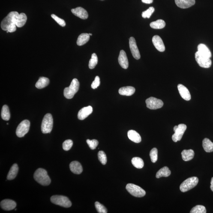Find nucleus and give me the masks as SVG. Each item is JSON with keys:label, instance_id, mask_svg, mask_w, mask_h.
Segmentation results:
<instances>
[{"label": "nucleus", "instance_id": "f257e3e1", "mask_svg": "<svg viewBox=\"0 0 213 213\" xmlns=\"http://www.w3.org/2000/svg\"><path fill=\"white\" fill-rule=\"evenodd\" d=\"M34 178L37 182L42 185L48 186L51 183L50 178L48 175L47 171L44 169L39 168L36 170Z\"/></svg>", "mask_w": 213, "mask_h": 213}, {"label": "nucleus", "instance_id": "f03ea898", "mask_svg": "<svg viewBox=\"0 0 213 213\" xmlns=\"http://www.w3.org/2000/svg\"><path fill=\"white\" fill-rule=\"evenodd\" d=\"M79 87V82L77 79H73L68 87L64 90V95L66 98L68 99L72 98L75 94L78 91Z\"/></svg>", "mask_w": 213, "mask_h": 213}, {"label": "nucleus", "instance_id": "7ed1b4c3", "mask_svg": "<svg viewBox=\"0 0 213 213\" xmlns=\"http://www.w3.org/2000/svg\"><path fill=\"white\" fill-rule=\"evenodd\" d=\"M19 14L17 12H10L3 19L1 23V27L4 31H7L8 27L11 25L16 24L17 17Z\"/></svg>", "mask_w": 213, "mask_h": 213}, {"label": "nucleus", "instance_id": "20e7f679", "mask_svg": "<svg viewBox=\"0 0 213 213\" xmlns=\"http://www.w3.org/2000/svg\"><path fill=\"white\" fill-rule=\"evenodd\" d=\"M198 182L199 179L196 177H191L187 178L180 186V190L182 192L188 191L196 187Z\"/></svg>", "mask_w": 213, "mask_h": 213}, {"label": "nucleus", "instance_id": "39448f33", "mask_svg": "<svg viewBox=\"0 0 213 213\" xmlns=\"http://www.w3.org/2000/svg\"><path fill=\"white\" fill-rule=\"evenodd\" d=\"M53 127V118L52 115L47 113L45 115L41 125L42 132L44 134L50 133L52 131Z\"/></svg>", "mask_w": 213, "mask_h": 213}, {"label": "nucleus", "instance_id": "423d86ee", "mask_svg": "<svg viewBox=\"0 0 213 213\" xmlns=\"http://www.w3.org/2000/svg\"><path fill=\"white\" fill-rule=\"evenodd\" d=\"M52 203L65 208L72 206V202L67 196H54L51 198Z\"/></svg>", "mask_w": 213, "mask_h": 213}, {"label": "nucleus", "instance_id": "0eeeda50", "mask_svg": "<svg viewBox=\"0 0 213 213\" xmlns=\"http://www.w3.org/2000/svg\"><path fill=\"white\" fill-rule=\"evenodd\" d=\"M126 189L132 196L136 197H142L146 195V192L140 187L133 184H128Z\"/></svg>", "mask_w": 213, "mask_h": 213}, {"label": "nucleus", "instance_id": "6e6552de", "mask_svg": "<svg viewBox=\"0 0 213 213\" xmlns=\"http://www.w3.org/2000/svg\"><path fill=\"white\" fill-rule=\"evenodd\" d=\"M195 58L196 62L201 67L209 68L212 64L210 58L202 55L198 51L195 54Z\"/></svg>", "mask_w": 213, "mask_h": 213}, {"label": "nucleus", "instance_id": "1a4fd4ad", "mask_svg": "<svg viewBox=\"0 0 213 213\" xmlns=\"http://www.w3.org/2000/svg\"><path fill=\"white\" fill-rule=\"evenodd\" d=\"M186 129L187 126L184 124H181L175 126L174 127L175 133L172 135V137L173 141L177 142L181 141Z\"/></svg>", "mask_w": 213, "mask_h": 213}, {"label": "nucleus", "instance_id": "9d476101", "mask_svg": "<svg viewBox=\"0 0 213 213\" xmlns=\"http://www.w3.org/2000/svg\"><path fill=\"white\" fill-rule=\"evenodd\" d=\"M30 122L27 120H24L19 124L16 129V134L18 137H22L29 131Z\"/></svg>", "mask_w": 213, "mask_h": 213}, {"label": "nucleus", "instance_id": "9b49d317", "mask_svg": "<svg viewBox=\"0 0 213 213\" xmlns=\"http://www.w3.org/2000/svg\"><path fill=\"white\" fill-rule=\"evenodd\" d=\"M146 103L147 107L152 110L161 108L163 105V102L161 100L153 97L146 99Z\"/></svg>", "mask_w": 213, "mask_h": 213}, {"label": "nucleus", "instance_id": "f8f14e48", "mask_svg": "<svg viewBox=\"0 0 213 213\" xmlns=\"http://www.w3.org/2000/svg\"><path fill=\"white\" fill-rule=\"evenodd\" d=\"M129 45L133 57L136 60L140 59L141 58L140 52L136 45V40L134 37H130L129 39Z\"/></svg>", "mask_w": 213, "mask_h": 213}, {"label": "nucleus", "instance_id": "ddd939ff", "mask_svg": "<svg viewBox=\"0 0 213 213\" xmlns=\"http://www.w3.org/2000/svg\"><path fill=\"white\" fill-rule=\"evenodd\" d=\"M152 43L156 48L160 52H164L166 48L162 40L159 36H154L152 39Z\"/></svg>", "mask_w": 213, "mask_h": 213}, {"label": "nucleus", "instance_id": "4468645a", "mask_svg": "<svg viewBox=\"0 0 213 213\" xmlns=\"http://www.w3.org/2000/svg\"><path fill=\"white\" fill-rule=\"evenodd\" d=\"M93 109L91 106L82 108L79 111L78 113V118L80 120H83L92 113Z\"/></svg>", "mask_w": 213, "mask_h": 213}, {"label": "nucleus", "instance_id": "2eb2a0df", "mask_svg": "<svg viewBox=\"0 0 213 213\" xmlns=\"http://www.w3.org/2000/svg\"><path fill=\"white\" fill-rule=\"evenodd\" d=\"M16 206V202L10 199H5L1 202V208L5 211H11L15 209Z\"/></svg>", "mask_w": 213, "mask_h": 213}, {"label": "nucleus", "instance_id": "dca6fc26", "mask_svg": "<svg viewBox=\"0 0 213 213\" xmlns=\"http://www.w3.org/2000/svg\"><path fill=\"white\" fill-rule=\"evenodd\" d=\"M72 12L75 16L82 19L88 18V15L87 12L82 7H79L71 10Z\"/></svg>", "mask_w": 213, "mask_h": 213}, {"label": "nucleus", "instance_id": "f3484780", "mask_svg": "<svg viewBox=\"0 0 213 213\" xmlns=\"http://www.w3.org/2000/svg\"><path fill=\"white\" fill-rule=\"evenodd\" d=\"M178 89L180 95L183 99L186 101H189L191 100V96L187 88L181 84L178 85Z\"/></svg>", "mask_w": 213, "mask_h": 213}, {"label": "nucleus", "instance_id": "a211bd4d", "mask_svg": "<svg viewBox=\"0 0 213 213\" xmlns=\"http://www.w3.org/2000/svg\"><path fill=\"white\" fill-rule=\"evenodd\" d=\"M118 62L123 68L126 69L128 68L129 62L126 54L124 50H121L118 58Z\"/></svg>", "mask_w": 213, "mask_h": 213}, {"label": "nucleus", "instance_id": "6ab92c4d", "mask_svg": "<svg viewBox=\"0 0 213 213\" xmlns=\"http://www.w3.org/2000/svg\"><path fill=\"white\" fill-rule=\"evenodd\" d=\"M175 3L180 8L185 9L188 8L194 5L195 0H175Z\"/></svg>", "mask_w": 213, "mask_h": 213}, {"label": "nucleus", "instance_id": "aec40b11", "mask_svg": "<svg viewBox=\"0 0 213 213\" xmlns=\"http://www.w3.org/2000/svg\"><path fill=\"white\" fill-rule=\"evenodd\" d=\"M70 168L73 173L79 175L82 172V168L81 163L77 161L72 162L70 164Z\"/></svg>", "mask_w": 213, "mask_h": 213}, {"label": "nucleus", "instance_id": "412c9836", "mask_svg": "<svg viewBox=\"0 0 213 213\" xmlns=\"http://www.w3.org/2000/svg\"><path fill=\"white\" fill-rule=\"evenodd\" d=\"M136 89L133 87L127 86L123 87L120 88L118 92L120 95L131 96L134 94Z\"/></svg>", "mask_w": 213, "mask_h": 213}, {"label": "nucleus", "instance_id": "4be33fe9", "mask_svg": "<svg viewBox=\"0 0 213 213\" xmlns=\"http://www.w3.org/2000/svg\"><path fill=\"white\" fill-rule=\"evenodd\" d=\"M127 136L130 140L136 143H139L141 141L140 135L135 130H129L127 132Z\"/></svg>", "mask_w": 213, "mask_h": 213}, {"label": "nucleus", "instance_id": "5701e85b", "mask_svg": "<svg viewBox=\"0 0 213 213\" xmlns=\"http://www.w3.org/2000/svg\"><path fill=\"white\" fill-rule=\"evenodd\" d=\"M183 160L187 161L192 160L194 157L195 153L193 150H184L181 153Z\"/></svg>", "mask_w": 213, "mask_h": 213}, {"label": "nucleus", "instance_id": "b1692460", "mask_svg": "<svg viewBox=\"0 0 213 213\" xmlns=\"http://www.w3.org/2000/svg\"><path fill=\"white\" fill-rule=\"evenodd\" d=\"M198 51L202 55L204 56L211 58V51L208 48L206 45L202 44H199L197 47Z\"/></svg>", "mask_w": 213, "mask_h": 213}, {"label": "nucleus", "instance_id": "393cba45", "mask_svg": "<svg viewBox=\"0 0 213 213\" xmlns=\"http://www.w3.org/2000/svg\"><path fill=\"white\" fill-rule=\"evenodd\" d=\"M18 170V166L17 165L16 163L13 164L10 168L9 172L7 174V179L8 180L14 179L17 176Z\"/></svg>", "mask_w": 213, "mask_h": 213}, {"label": "nucleus", "instance_id": "a878e982", "mask_svg": "<svg viewBox=\"0 0 213 213\" xmlns=\"http://www.w3.org/2000/svg\"><path fill=\"white\" fill-rule=\"evenodd\" d=\"M49 83V80L48 78L46 77H40L36 84V87L38 89L46 87Z\"/></svg>", "mask_w": 213, "mask_h": 213}, {"label": "nucleus", "instance_id": "bb28decb", "mask_svg": "<svg viewBox=\"0 0 213 213\" xmlns=\"http://www.w3.org/2000/svg\"><path fill=\"white\" fill-rule=\"evenodd\" d=\"M202 146L206 152L213 151V143L209 139L205 138L202 141Z\"/></svg>", "mask_w": 213, "mask_h": 213}, {"label": "nucleus", "instance_id": "cd10ccee", "mask_svg": "<svg viewBox=\"0 0 213 213\" xmlns=\"http://www.w3.org/2000/svg\"><path fill=\"white\" fill-rule=\"evenodd\" d=\"M171 174V171L169 168L167 166H164L160 170L158 171L157 172L156 175V177L157 178H159L162 177H168L170 176Z\"/></svg>", "mask_w": 213, "mask_h": 213}, {"label": "nucleus", "instance_id": "c85d7f7f", "mask_svg": "<svg viewBox=\"0 0 213 213\" xmlns=\"http://www.w3.org/2000/svg\"><path fill=\"white\" fill-rule=\"evenodd\" d=\"M27 20V17L24 13H21L17 17L16 25L18 27H22L26 23Z\"/></svg>", "mask_w": 213, "mask_h": 213}, {"label": "nucleus", "instance_id": "c756f323", "mask_svg": "<svg viewBox=\"0 0 213 213\" xmlns=\"http://www.w3.org/2000/svg\"><path fill=\"white\" fill-rule=\"evenodd\" d=\"M90 36L88 33L81 34L78 37L77 43L79 46L84 45L89 41Z\"/></svg>", "mask_w": 213, "mask_h": 213}, {"label": "nucleus", "instance_id": "7c9ffc66", "mask_svg": "<svg viewBox=\"0 0 213 213\" xmlns=\"http://www.w3.org/2000/svg\"><path fill=\"white\" fill-rule=\"evenodd\" d=\"M166 25V22L162 19H158L155 22H151L150 24V26L154 29H162L165 27Z\"/></svg>", "mask_w": 213, "mask_h": 213}, {"label": "nucleus", "instance_id": "2f4dec72", "mask_svg": "<svg viewBox=\"0 0 213 213\" xmlns=\"http://www.w3.org/2000/svg\"><path fill=\"white\" fill-rule=\"evenodd\" d=\"M1 117L3 120L6 121H8L10 119V114L9 109L7 105H4L2 106L1 111Z\"/></svg>", "mask_w": 213, "mask_h": 213}, {"label": "nucleus", "instance_id": "473e14b6", "mask_svg": "<svg viewBox=\"0 0 213 213\" xmlns=\"http://www.w3.org/2000/svg\"><path fill=\"white\" fill-rule=\"evenodd\" d=\"M131 163L133 166L137 169H141L144 166L143 160L139 157H133L131 160Z\"/></svg>", "mask_w": 213, "mask_h": 213}, {"label": "nucleus", "instance_id": "72a5a7b5", "mask_svg": "<svg viewBox=\"0 0 213 213\" xmlns=\"http://www.w3.org/2000/svg\"><path fill=\"white\" fill-rule=\"evenodd\" d=\"M98 62V58L97 54L96 53H93L91 56V59H90L89 62V68L91 69H92L95 67L96 65H97Z\"/></svg>", "mask_w": 213, "mask_h": 213}, {"label": "nucleus", "instance_id": "f704fd0d", "mask_svg": "<svg viewBox=\"0 0 213 213\" xmlns=\"http://www.w3.org/2000/svg\"><path fill=\"white\" fill-rule=\"evenodd\" d=\"M190 213H206V211L205 207L202 205H196L192 208Z\"/></svg>", "mask_w": 213, "mask_h": 213}, {"label": "nucleus", "instance_id": "c9c22d12", "mask_svg": "<svg viewBox=\"0 0 213 213\" xmlns=\"http://www.w3.org/2000/svg\"><path fill=\"white\" fill-rule=\"evenodd\" d=\"M157 154H158V151L156 148H152L150 151V156L152 163H156L157 161V157H158Z\"/></svg>", "mask_w": 213, "mask_h": 213}, {"label": "nucleus", "instance_id": "e433bc0d", "mask_svg": "<svg viewBox=\"0 0 213 213\" xmlns=\"http://www.w3.org/2000/svg\"><path fill=\"white\" fill-rule=\"evenodd\" d=\"M154 10H155V9L153 7H150L146 11L142 12V17H143L144 18H149L151 15L154 13Z\"/></svg>", "mask_w": 213, "mask_h": 213}, {"label": "nucleus", "instance_id": "4c0bfd02", "mask_svg": "<svg viewBox=\"0 0 213 213\" xmlns=\"http://www.w3.org/2000/svg\"><path fill=\"white\" fill-rule=\"evenodd\" d=\"M95 206L96 209L98 213H106L107 211L106 208L103 205L100 204L99 202H96L95 203Z\"/></svg>", "mask_w": 213, "mask_h": 213}, {"label": "nucleus", "instance_id": "58836bf2", "mask_svg": "<svg viewBox=\"0 0 213 213\" xmlns=\"http://www.w3.org/2000/svg\"><path fill=\"white\" fill-rule=\"evenodd\" d=\"M98 157L99 160L102 164L106 165L107 162V159L106 154L103 151H100L98 153Z\"/></svg>", "mask_w": 213, "mask_h": 213}, {"label": "nucleus", "instance_id": "ea45409f", "mask_svg": "<svg viewBox=\"0 0 213 213\" xmlns=\"http://www.w3.org/2000/svg\"><path fill=\"white\" fill-rule=\"evenodd\" d=\"M73 145L72 141L68 139V140L64 141L62 144V147L64 151H68L71 149Z\"/></svg>", "mask_w": 213, "mask_h": 213}, {"label": "nucleus", "instance_id": "a19ab883", "mask_svg": "<svg viewBox=\"0 0 213 213\" xmlns=\"http://www.w3.org/2000/svg\"><path fill=\"white\" fill-rule=\"evenodd\" d=\"M87 142L90 148L92 150L95 149L99 143L98 141L96 139H93L92 140L87 139Z\"/></svg>", "mask_w": 213, "mask_h": 213}, {"label": "nucleus", "instance_id": "79ce46f5", "mask_svg": "<svg viewBox=\"0 0 213 213\" xmlns=\"http://www.w3.org/2000/svg\"><path fill=\"white\" fill-rule=\"evenodd\" d=\"M51 16L61 26L64 27L66 26V22L63 19L60 18L55 14H52Z\"/></svg>", "mask_w": 213, "mask_h": 213}, {"label": "nucleus", "instance_id": "37998d69", "mask_svg": "<svg viewBox=\"0 0 213 213\" xmlns=\"http://www.w3.org/2000/svg\"><path fill=\"white\" fill-rule=\"evenodd\" d=\"M100 78L98 76H96L95 79L92 82V85H91V87L93 89H96L97 88V87L100 86Z\"/></svg>", "mask_w": 213, "mask_h": 213}, {"label": "nucleus", "instance_id": "c03bdc74", "mask_svg": "<svg viewBox=\"0 0 213 213\" xmlns=\"http://www.w3.org/2000/svg\"><path fill=\"white\" fill-rule=\"evenodd\" d=\"M16 24H13L10 25L8 27V29L7 31H8L9 32H13L16 31Z\"/></svg>", "mask_w": 213, "mask_h": 213}, {"label": "nucleus", "instance_id": "a18cd8bd", "mask_svg": "<svg viewBox=\"0 0 213 213\" xmlns=\"http://www.w3.org/2000/svg\"><path fill=\"white\" fill-rule=\"evenodd\" d=\"M142 2L144 3L150 4L152 3L153 2V0H141Z\"/></svg>", "mask_w": 213, "mask_h": 213}, {"label": "nucleus", "instance_id": "49530a36", "mask_svg": "<svg viewBox=\"0 0 213 213\" xmlns=\"http://www.w3.org/2000/svg\"><path fill=\"white\" fill-rule=\"evenodd\" d=\"M211 191H212L213 192V177L211 178Z\"/></svg>", "mask_w": 213, "mask_h": 213}, {"label": "nucleus", "instance_id": "de8ad7c7", "mask_svg": "<svg viewBox=\"0 0 213 213\" xmlns=\"http://www.w3.org/2000/svg\"><path fill=\"white\" fill-rule=\"evenodd\" d=\"M89 34V35L90 36H92V34L89 33V34Z\"/></svg>", "mask_w": 213, "mask_h": 213}, {"label": "nucleus", "instance_id": "09e8293b", "mask_svg": "<svg viewBox=\"0 0 213 213\" xmlns=\"http://www.w3.org/2000/svg\"><path fill=\"white\" fill-rule=\"evenodd\" d=\"M15 211H16V210H17V209H15Z\"/></svg>", "mask_w": 213, "mask_h": 213}, {"label": "nucleus", "instance_id": "8fccbe9b", "mask_svg": "<svg viewBox=\"0 0 213 213\" xmlns=\"http://www.w3.org/2000/svg\"><path fill=\"white\" fill-rule=\"evenodd\" d=\"M7 125H8V123H7Z\"/></svg>", "mask_w": 213, "mask_h": 213}]
</instances>
